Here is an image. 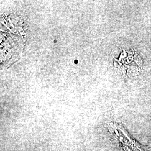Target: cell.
<instances>
[{
    "instance_id": "cell-1",
    "label": "cell",
    "mask_w": 151,
    "mask_h": 151,
    "mask_svg": "<svg viewBox=\"0 0 151 151\" xmlns=\"http://www.w3.org/2000/svg\"><path fill=\"white\" fill-rule=\"evenodd\" d=\"M121 139L124 140L122 142L124 146V149L126 150L127 148V151H144L137 142L130 139L129 137H127V135H125V137L124 136V138L123 137Z\"/></svg>"
},
{
    "instance_id": "cell-2",
    "label": "cell",
    "mask_w": 151,
    "mask_h": 151,
    "mask_svg": "<svg viewBox=\"0 0 151 151\" xmlns=\"http://www.w3.org/2000/svg\"><path fill=\"white\" fill-rule=\"evenodd\" d=\"M75 63H77V60H76V61L75 62Z\"/></svg>"
}]
</instances>
